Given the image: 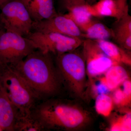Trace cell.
<instances>
[{
  "label": "cell",
  "mask_w": 131,
  "mask_h": 131,
  "mask_svg": "<svg viewBox=\"0 0 131 131\" xmlns=\"http://www.w3.org/2000/svg\"><path fill=\"white\" fill-rule=\"evenodd\" d=\"M19 113L17 107L0 89V127L3 131H15Z\"/></svg>",
  "instance_id": "12"
},
{
  "label": "cell",
  "mask_w": 131,
  "mask_h": 131,
  "mask_svg": "<svg viewBox=\"0 0 131 131\" xmlns=\"http://www.w3.org/2000/svg\"><path fill=\"white\" fill-rule=\"evenodd\" d=\"M0 131H3V130L1 127H0Z\"/></svg>",
  "instance_id": "27"
},
{
  "label": "cell",
  "mask_w": 131,
  "mask_h": 131,
  "mask_svg": "<svg viewBox=\"0 0 131 131\" xmlns=\"http://www.w3.org/2000/svg\"><path fill=\"white\" fill-rule=\"evenodd\" d=\"M112 98L114 104L120 106H124L130 103L131 100L127 97L124 91L120 89L115 90Z\"/></svg>",
  "instance_id": "21"
},
{
  "label": "cell",
  "mask_w": 131,
  "mask_h": 131,
  "mask_svg": "<svg viewBox=\"0 0 131 131\" xmlns=\"http://www.w3.org/2000/svg\"><path fill=\"white\" fill-rule=\"evenodd\" d=\"M90 5L87 3L71 8L68 10V13L64 15L74 22L82 32L93 21L90 12Z\"/></svg>",
  "instance_id": "15"
},
{
  "label": "cell",
  "mask_w": 131,
  "mask_h": 131,
  "mask_svg": "<svg viewBox=\"0 0 131 131\" xmlns=\"http://www.w3.org/2000/svg\"><path fill=\"white\" fill-rule=\"evenodd\" d=\"M95 40L103 52L113 61L130 66L131 54L129 51L107 40Z\"/></svg>",
  "instance_id": "14"
},
{
  "label": "cell",
  "mask_w": 131,
  "mask_h": 131,
  "mask_svg": "<svg viewBox=\"0 0 131 131\" xmlns=\"http://www.w3.org/2000/svg\"><path fill=\"white\" fill-rule=\"evenodd\" d=\"M131 114L130 111L125 112L112 120L108 130L110 131H131Z\"/></svg>",
  "instance_id": "20"
},
{
  "label": "cell",
  "mask_w": 131,
  "mask_h": 131,
  "mask_svg": "<svg viewBox=\"0 0 131 131\" xmlns=\"http://www.w3.org/2000/svg\"><path fill=\"white\" fill-rule=\"evenodd\" d=\"M36 50L26 37L6 31L0 35V63L16 64Z\"/></svg>",
  "instance_id": "7"
},
{
  "label": "cell",
  "mask_w": 131,
  "mask_h": 131,
  "mask_svg": "<svg viewBox=\"0 0 131 131\" xmlns=\"http://www.w3.org/2000/svg\"><path fill=\"white\" fill-rule=\"evenodd\" d=\"M34 22L50 19L58 14L54 0H21Z\"/></svg>",
  "instance_id": "11"
},
{
  "label": "cell",
  "mask_w": 131,
  "mask_h": 131,
  "mask_svg": "<svg viewBox=\"0 0 131 131\" xmlns=\"http://www.w3.org/2000/svg\"><path fill=\"white\" fill-rule=\"evenodd\" d=\"M98 1H99V0H98Z\"/></svg>",
  "instance_id": "28"
},
{
  "label": "cell",
  "mask_w": 131,
  "mask_h": 131,
  "mask_svg": "<svg viewBox=\"0 0 131 131\" xmlns=\"http://www.w3.org/2000/svg\"><path fill=\"white\" fill-rule=\"evenodd\" d=\"M52 55L37 49L22 61L10 64L41 99L55 96L62 85Z\"/></svg>",
  "instance_id": "1"
},
{
  "label": "cell",
  "mask_w": 131,
  "mask_h": 131,
  "mask_svg": "<svg viewBox=\"0 0 131 131\" xmlns=\"http://www.w3.org/2000/svg\"><path fill=\"white\" fill-rule=\"evenodd\" d=\"M45 131L41 124L31 114H24L19 112L16 120L15 131Z\"/></svg>",
  "instance_id": "18"
},
{
  "label": "cell",
  "mask_w": 131,
  "mask_h": 131,
  "mask_svg": "<svg viewBox=\"0 0 131 131\" xmlns=\"http://www.w3.org/2000/svg\"><path fill=\"white\" fill-rule=\"evenodd\" d=\"M61 7L68 10L71 8L87 4L86 0H58Z\"/></svg>",
  "instance_id": "22"
},
{
  "label": "cell",
  "mask_w": 131,
  "mask_h": 131,
  "mask_svg": "<svg viewBox=\"0 0 131 131\" xmlns=\"http://www.w3.org/2000/svg\"><path fill=\"white\" fill-rule=\"evenodd\" d=\"M9 0H0V6Z\"/></svg>",
  "instance_id": "26"
},
{
  "label": "cell",
  "mask_w": 131,
  "mask_h": 131,
  "mask_svg": "<svg viewBox=\"0 0 131 131\" xmlns=\"http://www.w3.org/2000/svg\"><path fill=\"white\" fill-rule=\"evenodd\" d=\"M113 98L106 94H100L95 99V107L98 114L108 117L111 114L114 107Z\"/></svg>",
  "instance_id": "19"
},
{
  "label": "cell",
  "mask_w": 131,
  "mask_h": 131,
  "mask_svg": "<svg viewBox=\"0 0 131 131\" xmlns=\"http://www.w3.org/2000/svg\"><path fill=\"white\" fill-rule=\"evenodd\" d=\"M5 29H4V27H3V26L1 22V20H0V35L3 33L4 32H5Z\"/></svg>",
  "instance_id": "24"
},
{
  "label": "cell",
  "mask_w": 131,
  "mask_h": 131,
  "mask_svg": "<svg viewBox=\"0 0 131 131\" xmlns=\"http://www.w3.org/2000/svg\"><path fill=\"white\" fill-rule=\"evenodd\" d=\"M123 85V91L127 98L131 99V82L129 78L124 81L122 83Z\"/></svg>",
  "instance_id": "23"
},
{
  "label": "cell",
  "mask_w": 131,
  "mask_h": 131,
  "mask_svg": "<svg viewBox=\"0 0 131 131\" xmlns=\"http://www.w3.org/2000/svg\"><path fill=\"white\" fill-rule=\"evenodd\" d=\"M0 20L5 30L26 37L34 21L21 0H9L0 6Z\"/></svg>",
  "instance_id": "5"
},
{
  "label": "cell",
  "mask_w": 131,
  "mask_h": 131,
  "mask_svg": "<svg viewBox=\"0 0 131 131\" xmlns=\"http://www.w3.org/2000/svg\"><path fill=\"white\" fill-rule=\"evenodd\" d=\"M73 51L55 56V63L62 84L78 98H85L87 71L82 53Z\"/></svg>",
  "instance_id": "4"
},
{
  "label": "cell",
  "mask_w": 131,
  "mask_h": 131,
  "mask_svg": "<svg viewBox=\"0 0 131 131\" xmlns=\"http://www.w3.org/2000/svg\"><path fill=\"white\" fill-rule=\"evenodd\" d=\"M86 2L88 4L92 5L97 2V1L98 0H86Z\"/></svg>",
  "instance_id": "25"
},
{
  "label": "cell",
  "mask_w": 131,
  "mask_h": 131,
  "mask_svg": "<svg viewBox=\"0 0 131 131\" xmlns=\"http://www.w3.org/2000/svg\"><path fill=\"white\" fill-rule=\"evenodd\" d=\"M82 45L87 76L90 80L104 74L114 64H119L115 62L108 57L95 40L86 39L83 40Z\"/></svg>",
  "instance_id": "8"
},
{
  "label": "cell",
  "mask_w": 131,
  "mask_h": 131,
  "mask_svg": "<svg viewBox=\"0 0 131 131\" xmlns=\"http://www.w3.org/2000/svg\"><path fill=\"white\" fill-rule=\"evenodd\" d=\"M105 76L101 82L109 90H114L129 78L128 73L120 64H114L104 73Z\"/></svg>",
  "instance_id": "16"
},
{
  "label": "cell",
  "mask_w": 131,
  "mask_h": 131,
  "mask_svg": "<svg viewBox=\"0 0 131 131\" xmlns=\"http://www.w3.org/2000/svg\"><path fill=\"white\" fill-rule=\"evenodd\" d=\"M0 89L22 114H31L41 100L10 64L0 63Z\"/></svg>",
  "instance_id": "3"
},
{
  "label": "cell",
  "mask_w": 131,
  "mask_h": 131,
  "mask_svg": "<svg viewBox=\"0 0 131 131\" xmlns=\"http://www.w3.org/2000/svg\"><path fill=\"white\" fill-rule=\"evenodd\" d=\"M113 37L119 46L128 51L131 50V17L129 14L116 20L112 28Z\"/></svg>",
  "instance_id": "13"
},
{
  "label": "cell",
  "mask_w": 131,
  "mask_h": 131,
  "mask_svg": "<svg viewBox=\"0 0 131 131\" xmlns=\"http://www.w3.org/2000/svg\"><path fill=\"white\" fill-rule=\"evenodd\" d=\"M26 37L33 43L36 49L56 56L73 51L82 44L81 38L55 32L32 31Z\"/></svg>",
  "instance_id": "6"
},
{
  "label": "cell",
  "mask_w": 131,
  "mask_h": 131,
  "mask_svg": "<svg viewBox=\"0 0 131 131\" xmlns=\"http://www.w3.org/2000/svg\"><path fill=\"white\" fill-rule=\"evenodd\" d=\"M32 31L55 32L67 36L82 37V32L71 19L64 15L58 14L51 18L34 22Z\"/></svg>",
  "instance_id": "9"
},
{
  "label": "cell",
  "mask_w": 131,
  "mask_h": 131,
  "mask_svg": "<svg viewBox=\"0 0 131 131\" xmlns=\"http://www.w3.org/2000/svg\"><path fill=\"white\" fill-rule=\"evenodd\" d=\"M82 32V37L91 40H108L113 37L112 28L108 27L101 22L93 21Z\"/></svg>",
  "instance_id": "17"
},
{
  "label": "cell",
  "mask_w": 131,
  "mask_h": 131,
  "mask_svg": "<svg viewBox=\"0 0 131 131\" xmlns=\"http://www.w3.org/2000/svg\"><path fill=\"white\" fill-rule=\"evenodd\" d=\"M92 16H108L119 19L129 14L127 0H99L90 5Z\"/></svg>",
  "instance_id": "10"
},
{
  "label": "cell",
  "mask_w": 131,
  "mask_h": 131,
  "mask_svg": "<svg viewBox=\"0 0 131 131\" xmlns=\"http://www.w3.org/2000/svg\"><path fill=\"white\" fill-rule=\"evenodd\" d=\"M31 114L45 131L81 130L88 126L91 119L89 112L79 105L50 98L36 104Z\"/></svg>",
  "instance_id": "2"
}]
</instances>
